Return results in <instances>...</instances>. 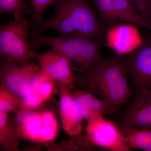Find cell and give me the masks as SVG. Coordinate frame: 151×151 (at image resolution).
I'll use <instances>...</instances> for the list:
<instances>
[{"label":"cell","instance_id":"6da1fadb","mask_svg":"<svg viewBox=\"0 0 151 151\" xmlns=\"http://www.w3.org/2000/svg\"><path fill=\"white\" fill-rule=\"evenodd\" d=\"M52 5L55 13L50 18L29 19L34 32L42 34L52 29L62 36L99 40L104 37L105 30L87 0H57Z\"/></svg>","mask_w":151,"mask_h":151},{"label":"cell","instance_id":"7a4b0ae2","mask_svg":"<svg viewBox=\"0 0 151 151\" xmlns=\"http://www.w3.org/2000/svg\"><path fill=\"white\" fill-rule=\"evenodd\" d=\"M129 77L124 58L116 55L105 59L89 73L88 86L104 100L109 115L119 111L131 97Z\"/></svg>","mask_w":151,"mask_h":151},{"label":"cell","instance_id":"3957f363","mask_svg":"<svg viewBox=\"0 0 151 151\" xmlns=\"http://www.w3.org/2000/svg\"><path fill=\"white\" fill-rule=\"evenodd\" d=\"M30 35L33 51L44 45L50 46L66 57L74 69L82 73H89L105 60L97 40L67 36L46 37L31 29Z\"/></svg>","mask_w":151,"mask_h":151},{"label":"cell","instance_id":"277c9868","mask_svg":"<svg viewBox=\"0 0 151 151\" xmlns=\"http://www.w3.org/2000/svg\"><path fill=\"white\" fill-rule=\"evenodd\" d=\"M30 29L29 20L23 17L0 26V55L4 63L23 65L36 58L30 46Z\"/></svg>","mask_w":151,"mask_h":151},{"label":"cell","instance_id":"5b68a950","mask_svg":"<svg viewBox=\"0 0 151 151\" xmlns=\"http://www.w3.org/2000/svg\"><path fill=\"white\" fill-rule=\"evenodd\" d=\"M96 9L105 30L122 23H131L151 32V24L146 21L129 0H91Z\"/></svg>","mask_w":151,"mask_h":151},{"label":"cell","instance_id":"8992f818","mask_svg":"<svg viewBox=\"0 0 151 151\" xmlns=\"http://www.w3.org/2000/svg\"><path fill=\"white\" fill-rule=\"evenodd\" d=\"M87 138L92 145L111 151H131L120 127L103 115L94 116L88 122Z\"/></svg>","mask_w":151,"mask_h":151},{"label":"cell","instance_id":"52a82bcc","mask_svg":"<svg viewBox=\"0 0 151 151\" xmlns=\"http://www.w3.org/2000/svg\"><path fill=\"white\" fill-rule=\"evenodd\" d=\"M125 56L129 76L136 91L151 89V37L144 38L140 46Z\"/></svg>","mask_w":151,"mask_h":151},{"label":"cell","instance_id":"ba28073f","mask_svg":"<svg viewBox=\"0 0 151 151\" xmlns=\"http://www.w3.org/2000/svg\"><path fill=\"white\" fill-rule=\"evenodd\" d=\"M105 45L116 55L126 56L142 43V37L137 25L124 22L105 30Z\"/></svg>","mask_w":151,"mask_h":151},{"label":"cell","instance_id":"9c48e42d","mask_svg":"<svg viewBox=\"0 0 151 151\" xmlns=\"http://www.w3.org/2000/svg\"><path fill=\"white\" fill-rule=\"evenodd\" d=\"M123 127L151 130V89L141 88L122 116Z\"/></svg>","mask_w":151,"mask_h":151},{"label":"cell","instance_id":"30bf717a","mask_svg":"<svg viewBox=\"0 0 151 151\" xmlns=\"http://www.w3.org/2000/svg\"><path fill=\"white\" fill-rule=\"evenodd\" d=\"M38 69L32 63L23 65L4 63L1 70L2 80L11 92L24 98L31 92L32 78Z\"/></svg>","mask_w":151,"mask_h":151},{"label":"cell","instance_id":"8fae6325","mask_svg":"<svg viewBox=\"0 0 151 151\" xmlns=\"http://www.w3.org/2000/svg\"><path fill=\"white\" fill-rule=\"evenodd\" d=\"M35 58L41 69L52 79L65 85L73 83L74 77L70 61L59 52L51 47L48 51L37 54Z\"/></svg>","mask_w":151,"mask_h":151},{"label":"cell","instance_id":"7c38bea8","mask_svg":"<svg viewBox=\"0 0 151 151\" xmlns=\"http://www.w3.org/2000/svg\"><path fill=\"white\" fill-rule=\"evenodd\" d=\"M53 80L38 68L32 78L30 92L23 99L25 108H36L48 99L52 93Z\"/></svg>","mask_w":151,"mask_h":151},{"label":"cell","instance_id":"4fadbf2b","mask_svg":"<svg viewBox=\"0 0 151 151\" xmlns=\"http://www.w3.org/2000/svg\"><path fill=\"white\" fill-rule=\"evenodd\" d=\"M60 112L63 126L65 132L72 136L80 135L84 119L74 98L66 91L61 96Z\"/></svg>","mask_w":151,"mask_h":151},{"label":"cell","instance_id":"5bb4252c","mask_svg":"<svg viewBox=\"0 0 151 151\" xmlns=\"http://www.w3.org/2000/svg\"><path fill=\"white\" fill-rule=\"evenodd\" d=\"M132 149L151 151V130L119 126Z\"/></svg>","mask_w":151,"mask_h":151},{"label":"cell","instance_id":"9a60e30c","mask_svg":"<svg viewBox=\"0 0 151 151\" xmlns=\"http://www.w3.org/2000/svg\"><path fill=\"white\" fill-rule=\"evenodd\" d=\"M18 120L25 136L33 140H41L40 133L43 126L42 116L29 111L20 113Z\"/></svg>","mask_w":151,"mask_h":151},{"label":"cell","instance_id":"2e32d148","mask_svg":"<svg viewBox=\"0 0 151 151\" xmlns=\"http://www.w3.org/2000/svg\"><path fill=\"white\" fill-rule=\"evenodd\" d=\"M33 12L31 2H25L23 0H0L1 14H12L14 17H25L26 14Z\"/></svg>","mask_w":151,"mask_h":151},{"label":"cell","instance_id":"e0dca14e","mask_svg":"<svg viewBox=\"0 0 151 151\" xmlns=\"http://www.w3.org/2000/svg\"><path fill=\"white\" fill-rule=\"evenodd\" d=\"M15 96L5 89H2L0 93V111L8 113L15 108L17 100Z\"/></svg>","mask_w":151,"mask_h":151},{"label":"cell","instance_id":"ac0fdd59","mask_svg":"<svg viewBox=\"0 0 151 151\" xmlns=\"http://www.w3.org/2000/svg\"><path fill=\"white\" fill-rule=\"evenodd\" d=\"M43 126L40 133L41 140L48 142L55 138L58 125L55 117L49 123L43 124Z\"/></svg>","mask_w":151,"mask_h":151},{"label":"cell","instance_id":"d6986e66","mask_svg":"<svg viewBox=\"0 0 151 151\" xmlns=\"http://www.w3.org/2000/svg\"><path fill=\"white\" fill-rule=\"evenodd\" d=\"M73 98L82 118L88 122L94 116L92 108L83 99L81 92H76Z\"/></svg>","mask_w":151,"mask_h":151},{"label":"cell","instance_id":"ffe728a7","mask_svg":"<svg viewBox=\"0 0 151 151\" xmlns=\"http://www.w3.org/2000/svg\"><path fill=\"white\" fill-rule=\"evenodd\" d=\"M146 21L151 24V0H129Z\"/></svg>","mask_w":151,"mask_h":151},{"label":"cell","instance_id":"44dd1931","mask_svg":"<svg viewBox=\"0 0 151 151\" xmlns=\"http://www.w3.org/2000/svg\"><path fill=\"white\" fill-rule=\"evenodd\" d=\"M57 0H31L32 5L33 12L31 18L38 17H41L42 14L47 7L52 5Z\"/></svg>","mask_w":151,"mask_h":151}]
</instances>
